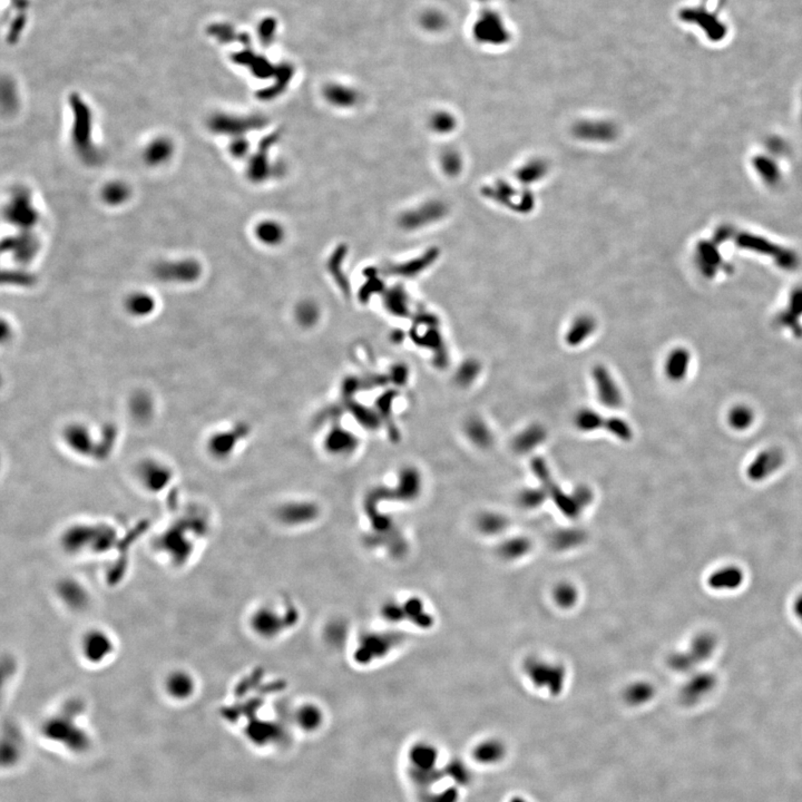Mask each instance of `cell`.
I'll list each match as a JSON object with an SVG mask.
<instances>
[{"mask_svg": "<svg viewBox=\"0 0 802 802\" xmlns=\"http://www.w3.org/2000/svg\"><path fill=\"white\" fill-rule=\"evenodd\" d=\"M173 145L165 137L155 139L145 148L144 159L150 166H159L172 157Z\"/></svg>", "mask_w": 802, "mask_h": 802, "instance_id": "obj_12", "label": "cell"}, {"mask_svg": "<svg viewBox=\"0 0 802 802\" xmlns=\"http://www.w3.org/2000/svg\"><path fill=\"white\" fill-rule=\"evenodd\" d=\"M469 434L473 438L475 443L479 445H488L489 443V432L488 429L479 421H471V426H469Z\"/></svg>", "mask_w": 802, "mask_h": 802, "instance_id": "obj_25", "label": "cell"}, {"mask_svg": "<svg viewBox=\"0 0 802 802\" xmlns=\"http://www.w3.org/2000/svg\"><path fill=\"white\" fill-rule=\"evenodd\" d=\"M5 214L10 224L27 230L33 228L38 220V213L31 202V194L24 189H17L11 194Z\"/></svg>", "mask_w": 802, "mask_h": 802, "instance_id": "obj_2", "label": "cell"}, {"mask_svg": "<svg viewBox=\"0 0 802 802\" xmlns=\"http://www.w3.org/2000/svg\"><path fill=\"white\" fill-rule=\"evenodd\" d=\"M471 36L477 44L501 47L512 39V31L504 17L494 9L480 11L471 26Z\"/></svg>", "mask_w": 802, "mask_h": 802, "instance_id": "obj_1", "label": "cell"}, {"mask_svg": "<svg viewBox=\"0 0 802 802\" xmlns=\"http://www.w3.org/2000/svg\"><path fill=\"white\" fill-rule=\"evenodd\" d=\"M434 802H458V790L456 788H448L438 794Z\"/></svg>", "mask_w": 802, "mask_h": 802, "instance_id": "obj_26", "label": "cell"}, {"mask_svg": "<svg viewBox=\"0 0 802 802\" xmlns=\"http://www.w3.org/2000/svg\"><path fill=\"white\" fill-rule=\"evenodd\" d=\"M714 685V679L711 675H700L690 683L688 688H685L684 701L686 703H694L703 698Z\"/></svg>", "mask_w": 802, "mask_h": 802, "instance_id": "obj_18", "label": "cell"}, {"mask_svg": "<svg viewBox=\"0 0 802 802\" xmlns=\"http://www.w3.org/2000/svg\"><path fill=\"white\" fill-rule=\"evenodd\" d=\"M255 235L260 242L270 246L280 244L284 239L283 228L273 221H265L258 224L255 228Z\"/></svg>", "mask_w": 802, "mask_h": 802, "instance_id": "obj_16", "label": "cell"}, {"mask_svg": "<svg viewBox=\"0 0 802 802\" xmlns=\"http://www.w3.org/2000/svg\"><path fill=\"white\" fill-rule=\"evenodd\" d=\"M129 195V187L120 181L109 182L102 189V198L107 205H122L128 200Z\"/></svg>", "mask_w": 802, "mask_h": 802, "instance_id": "obj_17", "label": "cell"}, {"mask_svg": "<svg viewBox=\"0 0 802 802\" xmlns=\"http://www.w3.org/2000/svg\"><path fill=\"white\" fill-rule=\"evenodd\" d=\"M755 421V414L751 408L744 404H738L730 409L728 414V423L731 428L735 430H746L750 428Z\"/></svg>", "mask_w": 802, "mask_h": 802, "instance_id": "obj_20", "label": "cell"}, {"mask_svg": "<svg viewBox=\"0 0 802 802\" xmlns=\"http://www.w3.org/2000/svg\"><path fill=\"white\" fill-rule=\"evenodd\" d=\"M8 249L14 254L15 259L27 262L33 259L36 254L38 242L33 234L29 233V231H25L22 235L9 239Z\"/></svg>", "mask_w": 802, "mask_h": 802, "instance_id": "obj_11", "label": "cell"}, {"mask_svg": "<svg viewBox=\"0 0 802 802\" xmlns=\"http://www.w3.org/2000/svg\"><path fill=\"white\" fill-rule=\"evenodd\" d=\"M794 611L798 618L802 621V595L799 596V599H796V604H794Z\"/></svg>", "mask_w": 802, "mask_h": 802, "instance_id": "obj_28", "label": "cell"}, {"mask_svg": "<svg viewBox=\"0 0 802 802\" xmlns=\"http://www.w3.org/2000/svg\"><path fill=\"white\" fill-rule=\"evenodd\" d=\"M323 97L338 109H349L359 100V93L354 87L341 83H329L323 87Z\"/></svg>", "mask_w": 802, "mask_h": 802, "instance_id": "obj_6", "label": "cell"}, {"mask_svg": "<svg viewBox=\"0 0 802 802\" xmlns=\"http://www.w3.org/2000/svg\"><path fill=\"white\" fill-rule=\"evenodd\" d=\"M545 437V432L542 427L535 426L527 429L516 440L515 446L519 450L525 451L534 448Z\"/></svg>", "mask_w": 802, "mask_h": 802, "instance_id": "obj_22", "label": "cell"}, {"mask_svg": "<svg viewBox=\"0 0 802 802\" xmlns=\"http://www.w3.org/2000/svg\"><path fill=\"white\" fill-rule=\"evenodd\" d=\"M595 322L590 317H581L575 320L566 333V343L571 347H576L593 333Z\"/></svg>", "mask_w": 802, "mask_h": 802, "instance_id": "obj_15", "label": "cell"}, {"mask_svg": "<svg viewBox=\"0 0 802 802\" xmlns=\"http://www.w3.org/2000/svg\"><path fill=\"white\" fill-rule=\"evenodd\" d=\"M418 22L419 27L425 33L430 35L441 33L448 27V18L443 10L437 8H428L421 11Z\"/></svg>", "mask_w": 802, "mask_h": 802, "instance_id": "obj_13", "label": "cell"}, {"mask_svg": "<svg viewBox=\"0 0 802 802\" xmlns=\"http://www.w3.org/2000/svg\"><path fill=\"white\" fill-rule=\"evenodd\" d=\"M508 802H530V801H529V800L527 799V798H525V796H519V794H516V796H510V801H508Z\"/></svg>", "mask_w": 802, "mask_h": 802, "instance_id": "obj_29", "label": "cell"}, {"mask_svg": "<svg viewBox=\"0 0 802 802\" xmlns=\"http://www.w3.org/2000/svg\"><path fill=\"white\" fill-rule=\"evenodd\" d=\"M200 267L196 262L192 260H182L176 262H165L157 267L159 276L162 278H174V280H189L198 276Z\"/></svg>", "mask_w": 802, "mask_h": 802, "instance_id": "obj_9", "label": "cell"}, {"mask_svg": "<svg viewBox=\"0 0 802 802\" xmlns=\"http://www.w3.org/2000/svg\"><path fill=\"white\" fill-rule=\"evenodd\" d=\"M506 755V746L498 739H486L479 742L473 751V759L482 766L499 764L505 760Z\"/></svg>", "mask_w": 802, "mask_h": 802, "instance_id": "obj_5", "label": "cell"}, {"mask_svg": "<svg viewBox=\"0 0 802 802\" xmlns=\"http://www.w3.org/2000/svg\"><path fill=\"white\" fill-rule=\"evenodd\" d=\"M781 462H783L781 454L777 450L768 449L755 457V459L751 462L748 469V473L751 478L762 479L768 477L772 471H777Z\"/></svg>", "mask_w": 802, "mask_h": 802, "instance_id": "obj_7", "label": "cell"}, {"mask_svg": "<svg viewBox=\"0 0 802 802\" xmlns=\"http://www.w3.org/2000/svg\"><path fill=\"white\" fill-rule=\"evenodd\" d=\"M211 126L213 131L220 132V133H234V132L242 133L249 128L258 126V120L228 116V115H220V116L213 117Z\"/></svg>", "mask_w": 802, "mask_h": 802, "instance_id": "obj_14", "label": "cell"}, {"mask_svg": "<svg viewBox=\"0 0 802 802\" xmlns=\"http://www.w3.org/2000/svg\"><path fill=\"white\" fill-rule=\"evenodd\" d=\"M593 378L599 401L608 408H618L622 404V393L606 368L595 367Z\"/></svg>", "mask_w": 802, "mask_h": 802, "instance_id": "obj_4", "label": "cell"}, {"mask_svg": "<svg viewBox=\"0 0 802 802\" xmlns=\"http://www.w3.org/2000/svg\"><path fill=\"white\" fill-rule=\"evenodd\" d=\"M681 19L684 22H693L701 26L702 29L707 33V38L713 42H718L724 38L727 33V28L723 22L716 18V15L710 14L703 8H688L679 13Z\"/></svg>", "mask_w": 802, "mask_h": 802, "instance_id": "obj_3", "label": "cell"}, {"mask_svg": "<svg viewBox=\"0 0 802 802\" xmlns=\"http://www.w3.org/2000/svg\"><path fill=\"white\" fill-rule=\"evenodd\" d=\"M744 582V573L737 566H724L716 569L709 576V585L713 590H735Z\"/></svg>", "mask_w": 802, "mask_h": 802, "instance_id": "obj_8", "label": "cell"}, {"mask_svg": "<svg viewBox=\"0 0 802 802\" xmlns=\"http://www.w3.org/2000/svg\"><path fill=\"white\" fill-rule=\"evenodd\" d=\"M248 150V144L243 139L235 141L231 146V153L237 157H243Z\"/></svg>", "mask_w": 802, "mask_h": 802, "instance_id": "obj_27", "label": "cell"}, {"mask_svg": "<svg viewBox=\"0 0 802 802\" xmlns=\"http://www.w3.org/2000/svg\"><path fill=\"white\" fill-rule=\"evenodd\" d=\"M691 356L688 350L683 348L674 349L666 360V377L672 382H681L685 378L690 367Z\"/></svg>", "mask_w": 802, "mask_h": 802, "instance_id": "obj_10", "label": "cell"}, {"mask_svg": "<svg viewBox=\"0 0 802 802\" xmlns=\"http://www.w3.org/2000/svg\"><path fill=\"white\" fill-rule=\"evenodd\" d=\"M577 428L583 432H593L599 427L604 426V418L592 409H583L577 414Z\"/></svg>", "mask_w": 802, "mask_h": 802, "instance_id": "obj_21", "label": "cell"}, {"mask_svg": "<svg viewBox=\"0 0 802 802\" xmlns=\"http://www.w3.org/2000/svg\"><path fill=\"white\" fill-rule=\"evenodd\" d=\"M604 427L611 434H614L620 439L627 441V440L632 438V429L629 426V423L625 420H622L621 418H607L604 423Z\"/></svg>", "mask_w": 802, "mask_h": 802, "instance_id": "obj_23", "label": "cell"}, {"mask_svg": "<svg viewBox=\"0 0 802 802\" xmlns=\"http://www.w3.org/2000/svg\"><path fill=\"white\" fill-rule=\"evenodd\" d=\"M449 776L456 781L458 785H467L471 781V772L467 766L459 761H454L448 768Z\"/></svg>", "mask_w": 802, "mask_h": 802, "instance_id": "obj_24", "label": "cell"}, {"mask_svg": "<svg viewBox=\"0 0 802 802\" xmlns=\"http://www.w3.org/2000/svg\"><path fill=\"white\" fill-rule=\"evenodd\" d=\"M280 31V22L274 16H265L258 22L256 26V36L263 46H271L276 42V37Z\"/></svg>", "mask_w": 802, "mask_h": 802, "instance_id": "obj_19", "label": "cell"}, {"mask_svg": "<svg viewBox=\"0 0 802 802\" xmlns=\"http://www.w3.org/2000/svg\"><path fill=\"white\" fill-rule=\"evenodd\" d=\"M479 1H490V0H479Z\"/></svg>", "mask_w": 802, "mask_h": 802, "instance_id": "obj_30", "label": "cell"}]
</instances>
